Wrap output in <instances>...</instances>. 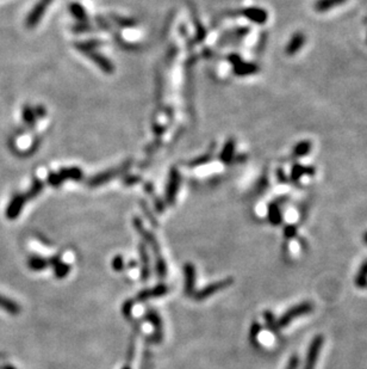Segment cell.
<instances>
[{
  "instance_id": "25",
  "label": "cell",
  "mask_w": 367,
  "mask_h": 369,
  "mask_svg": "<svg viewBox=\"0 0 367 369\" xmlns=\"http://www.w3.org/2000/svg\"><path fill=\"white\" fill-rule=\"evenodd\" d=\"M41 189H42V184L39 183V181H36L34 183V185H33V188H31V190L28 192V195H26L25 197H26V199H31V197L36 196V195L39 194V191H41Z\"/></svg>"
},
{
  "instance_id": "13",
  "label": "cell",
  "mask_w": 367,
  "mask_h": 369,
  "mask_svg": "<svg viewBox=\"0 0 367 369\" xmlns=\"http://www.w3.org/2000/svg\"><path fill=\"white\" fill-rule=\"evenodd\" d=\"M28 266L29 268L31 270H35V271H39V270H43L49 266L48 263V259H44L39 256H33L28 259Z\"/></svg>"
},
{
  "instance_id": "15",
  "label": "cell",
  "mask_w": 367,
  "mask_h": 369,
  "mask_svg": "<svg viewBox=\"0 0 367 369\" xmlns=\"http://www.w3.org/2000/svg\"><path fill=\"white\" fill-rule=\"evenodd\" d=\"M355 285L359 288H367V261L364 262L355 277Z\"/></svg>"
},
{
  "instance_id": "28",
  "label": "cell",
  "mask_w": 367,
  "mask_h": 369,
  "mask_svg": "<svg viewBox=\"0 0 367 369\" xmlns=\"http://www.w3.org/2000/svg\"><path fill=\"white\" fill-rule=\"evenodd\" d=\"M24 120H25L26 122H33L34 121L33 112H31V110L29 108L24 109Z\"/></svg>"
},
{
  "instance_id": "11",
  "label": "cell",
  "mask_w": 367,
  "mask_h": 369,
  "mask_svg": "<svg viewBox=\"0 0 367 369\" xmlns=\"http://www.w3.org/2000/svg\"><path fill=\"white\" fill-rule=\"evenodd\" d=\"M346 0H316L313 9L317 12H328L334 7L342 5Z\"/></svg>"
},
{
  "instance_id": "4",
  "label": "cell",
  "mask_w": 367,
  "mask_h": 369,
  "mask_svg": "<svg viewBox=\"0 0 367 369\" xmlns=\"http://www.w3.org/2000/svg\"><path fill=\"white\" fill-rule=\"evenodd\" d=\"M185 274V294L187 296H193L194 285H195V269L191 263L185 264L184 266Z\"/></svg>"
},
{
  "instance_id": "20",
  "label": "cell",
  "mask_w": 367,
  "mask_h": 369,
  "mask_svg": "<svg viewBox=\"0 0 367 369\" xmlns=\"http://www.w3.org/2000/svg\"><path fill=\"white\" fill-rule=\"evenodd\" d=\"M309 170H311V168L301 166V165H297V166H294L293 170H292L291 177H292V179H293V181H298V179L301 178V176L305 175V173H311V172H309Z\"/></svg>"
},
{
  "instance_id": "14",
  "label": "cell",
  "mask_w": 367,
  "mask_h": 369,
  "mask_svg": "<svg viewBox=\"0 0 367 369\" xmlns=\"http://www.w3.org/2000/svg\"><path fill=\"white\" fill-rule=\"evenodd\" d=\"M310 149H311V143H310V141H302V143L297 144V145L294 146L292 154H293L294 157L298 158L304 157L310 153Z\"/></svg>"
},
{
  "instance_id": "10",
  "label": "cell",
  "mask_w": 367,
  "mask_h": 369,
  "mask_svg": "<svg viewBox=\"0 0 367 369\" xmlns=\"http://www.w3.org/2000/svg\"><path fill=\"white\" fill-rule=\"evenodd\" d=\"M138 251H140L141 256V277L142 281H147L151 275V270H149V257L147 253L146 245L141 244L138 246Z\"/></svg>"
},
{
  "instance_id": "29",
  "label": "cell",
  "mask_w": 367,
  "mask_h": 369,
  "mask_svg": "<svg viewBox=\"0 0 367 369\" xmlns=\"http://www.w3.org/2000/svg\"><path fill=\"white\" fill-rule=\"evenodd\" d=\"M129 268H131V269H133V268H135V266H137V263H136V262H134V261H131L130 262V264H129Z\"/></svg>"
},
{
  "instance_id": "23",
  "label": "cell",
  "mask_w": 367,
  "mask_h": 369,
  "mask_svg": "<svg viewBox=\"0 0 367 369\" xmlns=\"http://www.w3.org/2000/svg\"><path fill=\"white\" fill-rule=\"evenodd\" d=\"M261 331V326H260L258 323H253L251 325V331H249V338L253 343H256V337L259 336V332Z\"/></svg>"
},
{
  "instance_id": "27",
  "label": "cell",
  "mask_w": 367,
  "mask_h": 369,
  "mask_svg": "<svg viewBox=\"0 0 367 369\" xmlns=\"http://www.w3.org/2000/svg\"><path fill=\"white\" fill-rule=\"evenodd\" d=\"M284 234H285L286 238H292L296 235V227L294 226H286L285 231H284Z\"/></svg>"
},
{
  "instance_id": "1",
  "label": "cell",
  "mask_w": 367,
  "mask_h": 369,
  "mask_svg": "<svg viewBox=\"0 0 367 369\" xmlns=\"http://www.w3.org/2000/svg\"><path fill=\"white\" fill-rule=\"evenodd\" d=\"M313 309L312 302H303L301 305H297V306L292 307L289 309L285 314L281 315V318L277 322V328L279 330L281 328H285L288 326L293 319L296 318L302 317V315L310 313Z\"/></svg>"
},
{
  "instance_id": "26",
  "label": "cell",
  "mask_w": 367,
  "mask_h": 369,
  "mask_svg": "<svg viewBox=\"0 0 367 369\" xmlns=\"http://www.w3.org/2000/svg\"><path fill=\"white\" fill-rule=\"evenodd\" d=\"M299 365V358L298 356H292L288 363V367L286 369H297Z\"/></svg>"
},
{
  "instance_id": "8",
  "label": "cell",
  "mask_w": 367,
  "mask_h": 369,
  "mask_svg": "<svg viewBox=\"0 0 367 369\" xmlns=\"http://www.w3.org/2000/svg\"><path fill=\"white\" fill-rule=\"evenodd\" d=\"M134 224H135L136 229H137L138 233H140L142 235V237H143V239L146 240V243H148V244L152 246V250L154 251L155 256H156V257H160V256H161V255H160V246H159V244H157V242H156V239H155V237H153V235L151 233H149V232H147L146 229H144L143 227H142L141 221L138 220V219H135Z\"/></svg>"
},
{
  "instance_id": "30",
  "label": "cell",
  "mask_w": 367,
  "mask_h": 369,
  "mask_svg": "<svg viewBox=\"0 0 367 369\" xmlns=\"http://www.w3.org/2000/svg\"><path fill=\"white\" fill-rule=\"evenodd\" d=\"M2 369H16V368H13L12 366H6V367H4Z\"/></svg>"
},
{
  "instance_id": "18",
  "label": "cell",
  "mask_w": 367,
  "mask_h": 369,
  "mask_svg": "<svg viewBox=\"0 0 367 369\" xmlns=\"http://www.w3.org/2000/svg\"><path fill=\"white\" fill-rule=\"evenodd\" d=\"M69 271H71V266H69V264L60 262V263L54 266V274L58 279H63V277H66L67 275L69 274Z\"/></svg>"
},
{
  "instance_id": "17",
  "label": "cell",
  "mask_w": 367,
  "mask_h": 369,
  "mask_svg": "<svg viewBox=\"0 0 367 369\" xmlns=\"http://www.w3.org/2000/svg\"><path fill=\"white\" fill-rule=\"evenodd\" d=\"M269 219L272 225H279L281 223V213L277 205H270L269 209Z\"/></svg>"
},
{
  "instance_id": "22",
  "label": "cell",
  "mask_w": 367,
  "mask_h": 369,
  "mask_svg": "<svg viewBox=\"0 0 367 369\" xmlns=\"http://www.w3.org/2000/svg\"><path fill=\"white\" fill-rule=\"evenodd\" d=\"M265 320H266V324L270 330L275 331L277 328V322L274 320V315L272 314V312H265Z\"/></svg>"
},
{
  "instance_id": "3",
  "label": "cell",
  "mask_w": 367,
  "mask_h": 369,
  "mask_svg": "<svg viewBox=\"0 0 367 369\" xmlns=\"http://www.w3.org/2000/svg\"><path fill=\"white\" fill-rule=\"evenodd\" d=\"M232 282H234V281H232V279H230V277L229 279L218 281V282L212 283V285H209L208 287L203 288L202 290L194 293L193 298L195 299V300H204V299L209 298V296H211L212 294L217 293V291L226 289V288L229 287L230 285H232Z\"/></svg>"
},
{
  "instance_id": "21",
  "label": "cell",
  "mask_w": 367,
  "mask_h": 369,
  "mask_svg": "<svg viewBox=\"0 0 367 369\" xmlns=\"http://www.w3.org/2000/svg\"><path fill=\"white\" fill-rule=\"evenodd\" d=\"M124 268V259H123L122 256H116V257L112 259V269L115 271H122Z\"/></svg>"
},
{
  "instance_id": "12",
  "label": "cell",
  "mask_w": 367,
  "mask_h": 369,
  "mask_svg": "<svg viewBox=\"0 0 367 369\" xmlns=\"http://www.w3.org/2000/svg\"><path fill=\"white\" fill-rule=\"evenodd\" d=\"M0 308H2L4 311H6L7 313L12 315H17L22 311V308L19 307V305L17 302H15L11 299H7L5 296L0 295Z\"/></svg>"
},
{
  "instance_id": "24",
  "label": "cell",
  "mask_w": 367,
  "mask_h": 369,
  "mask_svg": "<svg viewBox=\"0 0 367 369\" xmlns=\"http://www.w3.org/2000/svg\"><path fill=\"white\" fill-rule=\"evenodd\" d=\"M134 300H128L124 302V305H123V315H124L125 318H130L131 317V311H133V306H134Z\"/></svg>"
},
{
  "instance_id": "19",
  "label": "cell",
  "mask_w": 367,
  "mask_h": 369,
  "mask_svg": "<svg viewBox=\"0 0 367 369\" xmlns=\"http://www.w3.org/2000/svg\"><path fill=\"white\" fill-rule=\"evenodd\" d=\"M156 272L160 279H165L166 274H167V266H166L165 259L161 256L156 257Z\"/></svg>"
},
{
  "instance_id": "9",
  "label": "cell",
  "mask_w": 367,
  "mask_h": 369,
  "mask_svg": "<svg viewBox=\"0 0 367 369\" xmlns=\"http://www.w3.org/2000/svg\"><path fill=\"white\" fill-rule=\"evenodd\" d=\"M305 43V36L302 33H294L292 35V37L289 41L288 45H286V54L288 55H294L302 49L303 45Z\"/></svg>"
},
{
  "instance_id": "7",
  "label": "cell",
  "mask_w": 367,
  "mask_h": 369,
  "mask_svg": "<svg viewBox=\"0 0 367 369\" xmlns=\"http://www.w3.org/2000/svg\"><path fill=\"white\" fill-rule=\"evenodd\" d=\"M167 293H168L167 286L159 285L155 288H152V289H146V290L140 291L138 295L136 296V301L141 302V301L148 300V299H152V298H160V296H163Z\"/></svg>"
},
{
  "instance_id": "5",
  "label": "cell",
  "mask_w": 367,
  "mask_h": 369,
  "mask_svg": "<svg viewBox=\"0 0 367 369\" xmlns=\"http://www.w3.org/2000/svg\"><path fill=\"white\" fill-rule=\"evenodd\" d=\"M26 197L22 196V195H16L15 197L11 200L10 205H7L6 209V216L7 219L10 220H15L18 215H19L20 212H22V208L25 203Z\"/></svg>"
},
{
  "instance_id": "2",
  "label": "cell",
  "mask_w": 367,
  "mask_h": 369,
  "mask_svg": "<svg viewBox=\"0 0 367 369\" xmlns=\"http://www.w3.org/2000/svg\"><path fill=\"white\" fill-rule=\"evenodd\" d=\"M323 336L318 335L316 336L315 338L312 339L311 344H310L309 350H308V355H307V361H305V366L304 369H313L316 366V362H317L318 356H320V351L322 349L323 346Z\"/></svg>"
},
{
  "instance_id": "16",
  "label": "cell",
  "mask_w": 367,
  "mask_h": 369,
  "mask_svg": "<svg viewBox=\"0 0 367 369\" xmlns=\"http://www.w3.org/2000/svg\"><path fill=\"white\" fill-rule=\"evenodd\" d=\"M247 16L251 18V20L256 23H264L266 20V12L264 10H259V9H251L247 11Z\"/></svg>"
},
{
  "instance_id": "31",
  "label": "cell",
  "mask_w": 367,
  "mask_h": 369,
  "mask_svg": "<svg viewBox=\"0 0 367 369\" xmlns=\"http://www.w3.org/2000/svg\"><path fill=\"white\" fill-rule=\"evenodd\" d=\"M364 240H365V243L367 244V232L365 233V235H364Z\"/></svg>"
},
{
  "instance_id": "32",
  "label": "cell",
  "mask_w": 367,
  "mask_h": 369,
  "mask_svg": "<svg viewBox=\"0 0 367 369\" xmlns=\"http://www.w3.org/2000/svg\"><path fill=\"white\" fill-rule=\"evenodd\" d=\"M123 369H130L129 367H128V366H127V367H124V368H123Z\"/></svg>"
},
{
  "instance_id": "6",
  "label": "cell",
  "mask_w": 367,
  "mask_h": 369,
  "mask_svg": "<svg viewBox=\"0 0 367 369\" xmlns=\"http://www.w3.org/2000/svg\"><path fill=\"white\" fill-rule=\"evenodd\" d=\"M146 319L148 322L152 323V325L154 326V328L156 330V332L154 333V336L152 337V341L155 342V343H159L160 341L162 339V323H161V318L159 317V314L156 313L155 311H152L149 309L146 314Z\"/></svg>"
}]
</instances>
